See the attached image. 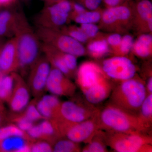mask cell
<instances>
[{"instance_id":"cell-42","label":"cell","mask_w":152,"mask_h":152,"mask_svg":"<svg viewBox=\"0 0 152 152\" xmlns=\"http://www.w3.org/2000/svg\"><path fill=\"white\" fill-rule=\"evenodd\" d=\"M148 89L150 93L152 92V78L151 77L149 80L148 83Z\"/></svg>"},{"instance_id":"cell-28","label":"cell","mask_w":152,"mask_h":152,"mask_svg":"<svg viewBox=\"0 0 152 152\" xmlns=\"http://www.w3.org/2000/svg\"><path fill=\"white\" fill-rule=\"evenodd\" d=\"M31 152H53V145L46 141L39 140L31 144Z\"/></svg>"},{"instance_id":"cell-34","label":"cell","mask_w":152,"mask_h":152,"mask_svg":"<svg viewBox=\"0 0 152 152\" xmlns=\"http://www.w3.org/2000/svg\"><path fill=\"white\" fill-rule=\"evenodd\" d=\"M105 151V148L99 142H93L88 145L83 151L85 152H103Z\"/></svg>"},{"instance_id":"cell-18","label":"cell","mask_w":152,"mask_h":152,"mask_svg":"<svg viewBox=\"0 0 152 152\" xmlns=\"http://www.w3.org/2000/svg\"><path fill=\"white\" fill-rule=\"evenodd\" d=\"M87 100L93 104L100 103L105 99L107 96V87L102 82L83 90Z\"/></svg>"},{"instance_id":"cell-8","label":"cell","mask_w":152,"mask_h":152,"mask_svg":"<svg viewBox=\"0 0 152 152\" xmlns=\"http://www.w3.org/2000/svg\"><path fill=\"white\" fill-rule=\"evenodd\" d=\"M0 66L3 75L16 72L19 69L18 53L16 40L14 37L2 47L0 52Z\"/></svg>"},{"instance_id":"cell-36","label":"cell","mask_w":152,"mask_h":152,"mask_svg":"<svg viewBox=\"0 0 152 152\" xmlns=\"http://www.w3.org/2000/svg\"><path fill=\"white\" fill-rule=\"evenodd\" d=\"M121 39V37L119 34H113L110 36L108 38L107 42L111 45H120Z\"/></svg>"},{"instance_id":"cell-23","label":"cell","mask_w":152,"mask_h":152,"mask_svg":"<svg viewBox=\"0 0 152 152\" xmlns=\"http://www.w3.org/2000/svg\"><path fill=\"white\" fill-rule=\"evenodd\" d=\"M137 10L140 16L148 22L150 30H152V4L149 0H142L139 3Z\"/></svg>"},{"instance_id":"cell-3","label":"cell","mask_w":152,"mask_h":152,"mask_svg":"<svg viewBox=\"0 0 152 152\" xmlns=\"http://www.w3.org/2000/svg\"><path fill=\"white\" fill-rule=\"evenodd\" d=\"M72 4L67 0L45 5L36 18L38 27L55 29L66 23L72 10Z\"/></svg>"},{"instance_id":"cell-22","label":"cell","mask_w":152,"mask_h":152,"mask_svg":"<svg viewBox=\"0 0 152 152\" xmlns=\"http://www.w3.org/2000/svg\"><path fill=\"white\" fill-rule=\"evenodd\" d=\"M152 37L150 34H143L138 39L134 46L135 52L142 57H146L151 53Z\"/></svg>"},{"instance_id":"cell-41","label":"cell","mask_w":152,"mask_h":152,"mask_svg":"<svg viewBox=\"0 0 152 152\" xmlns=\"http://www.w3.org/2000/svg\"><path fill=\"white\" fill-rule=\"evenodd\" d=\"M45 3L46 5L52 4L61 1V0H43Z\"/></svg>"},{"instance_id":"cell-17","label":"cell","mask_w":152,"mask_h":152,"mask_svg":"<svg viewBox=\"0 0 152 152\" xmlns=\"http://www.w3.org/2000/svg\"><path fill=\"white\" fill-rule=\"evenodd\" d=\"M38 124L40 131V140L46 141L52 145L61 135L57 123L55 121L44 119Z\"/></svg>"},{"instance_id":"cell-9","label":"cell","mask_w":152,"mask_h":152,"mask_svg":"<svg viewBox=\"0 0 152 152\" xmlns=\"http://www.w3.org/2000/svg\"><path fill=\"white\" fill-rule=\"evenodd\" d=\"M122 95L129 107L137 109L146 98V89L142 83L134 80H126L121 86Z\"/></svg>"},{"instance_id":"cell-30","label":"cell","mask_w":152,"mask_h":152,"mask_svg":"<svg viewBox=\"0 0 152 152\" xmlns=\"http://www.w3.org/2000/svg\"><path fill=\"white\" fill-rule=\"evenodd\" d=\"M120 48L123 53H128L134 45V40L131 36L127 35L121 39L120 43Z\"/></svg>"},{"instance_id":"cell-27","label":"cell","mask_w":152,"mask_h":152,"mask_svg":"<svg viewBox=\"0 0 152 152\" xmlns=\"http://www.w3.org/2000/svg\"><path fill=\"white\" fill-rule=\"evenodd\" d=\"M88 50L93 54L96 56L104 54L109 50L107 42L102 40L93 42L89 45Z\"/></svg>"},{"instance_id":"cell-10","label":"cell","mask_w":152,"mask_h":152,"mask_svg":"<svg viewBox=\"0 0 152 152\" xmlns=\"http://www.w3.org/2000/svg\"><path fill=\"white\" fill-rule=\"evenodd\" d=\"M64 74L51 66L46 84V90L56 96H67L73 93L75 86L65 77Z\"/></svg>"},{"instance_id":"cell-11","label":"cell","mask_w":152,"mask_h":152,"mask_svg":"<svg viewBox=\"0 0 152 152\" xmlns=\"http://www.w3.org/2000/svg\"><path fill=\"white\" fill-rule=\"evenodd\" d=\"M101 119L106 126L118 132H127L132 126L127 115L115 108L105 109L101 114Z\"/></svg>"},{"instance_id":"cell-26","label":"cell","mask_w":152,"mask_h":152,"mask_svg":"<svg viewBox=\"0 0 152 152\" xmlns=\"http://www.w3.org/2000/svg\"><path fill=\"white\" fill-rule=\"evenodd\" d=\"M101 15L96 12H86L78 14L75 18V20L78 23H94L99 20Z\"/></svg>"},{"instance_id":"cell-1","label":"cell","mask_w":152,"mask_h":152,"mask_svg":"<svg viewBox=\"0 0 152 152\" xmlns=\"http://www.w3.org/2000/svg\"><path fill=\"white\" fill-rule=\"evenodd\" d=\"M14 37L16 40L19 69L25 74L41 56L42 42L21 12H18Z\"/></svg>"},{"instance_id":"cell-31","label":"cell","mask_w":152,"mask_h":152,"mask_svg":"<svg viewBox=\"0 0 152 152\" xmlns=\"http://www.w3.org/2000/svg\"><path fill=\"white\" fill-rule=\"evenodd\" d=\"M81 30L88 37H93L97 34L99 28L94 23L82 24Z\"/></svg>"},{"instance_id":"cell-14","label":"cell","mask_w":152,"mask_h":152,"mask_svg":"<svg viewBox=\"0 0 152 152\" xmlns=\"http://www.w3.org/2000/svg\"><path fill=\"white\" fill-rule=\"evenodd\" d=\"M144 139L137 135H130L118 138L114 142L113 148L119 152H135L144 145Z\"/></svg>"},{"instance_id":"cell-6","label":"cell","mask_w":152,"mask_h":152,"mask_svg":"<svg viewBox=\"0 0 152 152\" xmlns=\"http://www.w3.org/2000/svg\"><path fill=\"white\" fill-rule=\"evenodd\" d=\"M56 123L61 135H65L67 138L76 143L84 141L95 129L94 124L91 121L73 123L61 121Z\"/></svg>"},{"instance_id":"cell-43","label":"cell","mask_w":152,"mask_h":152,"mask_svg":"<svg viewBox=\"0 0 152 152\" xmlns=\"http://www.w3.org/2000/svg\"><path fill=\"white\" fill-rule=\"evenodd\" d=\"M1 37H0V50L1 49L2 47H3V45H4V42L2 39H1Z\"/></svg>"},{"instance_id":"cell-16","label":"cell","mask_w":152,"mask_h":152,"mask_svg":"<svg viewBox=\"0 0 152 152\" xmlns=\"http://www.w3.org/2000/svg\"><path fill=\"white\" fill-rule=\"evenodd\" d=\"M31 143L22 137H10L0 142V151L31 152Z\"/></svg>"},{"instance_id":"cell-24","label":"cell","mask_w":152,"mask_h":152,"mask_svg":"<svg viewBox=\"0 0 152 152\" xmlns=\"http://www.w3.org/2000/svg\"><path fill=\"white\" fill-rule=\"evenodd\" d=\"M77 143L69 140H58L53 145V152H72L78 150Z\"/></svg>"},{"instance_id":"cell-44","label":"cell","mask_w":152,"mask_h":152,"mask_svg":"<svg viewBox=\"0 0 152 152\" xmlns=\"http://www.w3.org/2000/svg\"><path fill=\"white\" fill-rule=\"evenodd\" d=\"M2 76V75L0 73V80H1V78ZM4 108V107L3 106V104H2L0 102V109H3Z\"/></svg>"},{"instance_id":"cell-4","label":"cell","mask_w":152,"mask_h":152,"mask_svg":"<svg viewBox=\"0 0 152 152\" xmlns=\"http://www.w3.org/2000/svg\"><path fill=\"white\" fill-rule=\"evenodd\" d=\"M50 69V64L45 56L40 57L30 69L27 84L35 98L42 97L46 90Z\"/></svg>"},{"instance_id":"cell-19","label":"cell","mask_w":152,"mask_h":152,"mask_svg":"<svg viewBox=\"0 0 152 152\" xmlns=\"http://www.w3.org/2000/svg\"><path fill=\"white\" fill-rule=\"evenodd\" d=\"M130 15V11L126 7H114L104 12L102 19L106 23L110 24L118 20H126L129 18Z\"/></svg>"},{"instance_id":"cell-45","label":"cell","mask_w":152,"mask_h":152,"mask_svg":"<svg viewBox=\"0 0 152 152\" xmlns=\"http://www.w3.org/2000/svg\"><path fill=\"white\" fill-rule=\"evenodd\" d=\"M1 50H0V52H1ZM0 73L1 74V66H0Z\"/></svg>"},{"instance_id":"cell-35","label":"cell","mask_w":152,"mask_h":152,"mask_svg":"<svg viewBox=\"0 0 152 152\" xmlns=\"http://www.w3.org/2000/svg\"><path fill=\"white\" fill-rule=\"evenodd\" d=\"M102 0H85V4L87 8L95 10L99 7Z\"/></svg>"},{"instance_id":"cell-40","label":"cell","mask_w":152,"mask_h":152,"mask_svg":"<svg viewBox=\"0 0 152 152\" xmlns=\"http://www.w3.org/2000/svg\"><path fill=\"white\" fill-rule=\"evenodd\" d=\"M105 3L111 7H115L120 3V0H104Z\"/></svg>"},{"instance_id":"cell-7","label":"cell","mask_w":152,"mask_h":152,"mask_svg":"<svg viewBox=\"0 0 152 152\" xmlns=\"http://www.w3.org/2000/svg\"><path fill=\"white\" fill-rule=\"evenodd\" d=\"M30 90L21 76L15 74V84L9 104L11 114L20 113L24 111L30 102Z\"/></svg>"},{"instance_id":"cell-38","label":"cell","mask_w":152,"mask_h":152,"mask_svg":"<svg viewBox=\"0 0 152 152\" xmlns=\"http://www.w3.org/2000/svg\"><path fill=\"white\" fill-rule=\"evenodd\" d=\"M73 7L75 11L77 14H82L85 12V8L80 4L75 3L74 4Z\"/></svg>"},{"instance_id":"cell-32","label":"cell","mask_w":152,"mask_h":152,"mask_svg":"<svg viewBox=\"0 0 152 152\" xmlns=\"http://www.w3.org/2000/svg\"><path fill=\"white\" fill-rule=\"evenodd\" d=\"M63 58L66 65L70 72L75 70L77 66V59L75 56L64 53Z\"/></svg>"},{"instance_id":"cell-12","label":"cell","mask_w":152,"mask_h":152,"mask_svg":"<svg viewBox=\"0 0 152 152\" xmlns=\"http://www.w3.org/2000/svg\"><path fill=\"white\" fill-rule=\"evenodd\" d=\"M60 114V121L71 123L81 122L86 118V110L72 101H66L61 104Z\"/></svg>"},{"instance_id":"cell-13","label":"cell","mask_w":152,"mask_h":152,"mask_svg":"<svg viewBox=\"0 0 152 152\" xmlns=\"http://www.w3.org/2000/svg\"><path fill=\"white\" fill-rule=\"evenodd\" d=\"M78 82L84 90L101 82L100 72L97 67L92 63L83 64L78 72Z\"/></svg>"},{"instance_id":"cell-37","label":"cell","mask_w":152,"mask_h":152,"mask_svg":"<svg viewBox=\"0 0 152 152\" xmlns=\"http://www.w3.org/2000/svg\"><path fill=\"white\" fill-rule=\"evenodd\" d=\"M6 120H8V115H6L4 109H0V127Z\"/></svg>"},{"instance_id":"cell-2","label":"cell","mask_w":152,"mask_h":152,"mask_svg":"<svg viewBox=\"0 0 152 152\" xmlns=\"http://www.w3.org/2000/svg\"><path fill=\"white\" fill-rule=\"evenodd\" d=\"M37 34L42 42L52 46L61 52L75 56H81L85 53L84 48L81 43L68 35L58 34L55 29L40 27Z\"/></svg>"},{"instance_id":"cell-15","label":"cell","mask_w":152,"mask_h":152,"mask_svg":"<svg viewBox=\"0 0 152 152\" xmlns=\"http://www.w3.org/2000/svg\"><path fill=\"white\" fill-rule=\"evenodd\" d=\"M18 12L10 10L0 12V37H13Z\"/></svg>"},{"instance_id":"cell-20","label":"cell","mask_w":152,"mask_h":152,"mask_svg":"<svg viewBox=\"0 0 152 152\" xmlns=\"http://www.w3.org/2000/svg\"><path fill=\"white\" fill-rule=\"evenodd\" d=\"M16 72L2 75L0 80V102H8L13 91Z\"/></svg>"},{"instance_id":"cell-29","label":"cell","mask_w":152,"mask_h":152,"mask_svg":"<svg viewBox=\"0 0 152 152\" xmlns=\"http://www.w3.org/2000/svg\"><path fill=\"white\" fill-rule=\"evenodd\" d=\"M142 115L146 118H149L152 114V95L150 94L147 97L145 98L141 105Z\"/></svg>"},{"instance_id":"cell-21","label":"cell","mask_w":152,"mask_h":152,"mask_svg":"<svg viewBox=\"0 0 152 152\" xmlns=\"http://www.w3.org/2000/svg\"><path fill=\"white\" fill-rule=\"evenodd\" d=\"M12 137H22L31 143L36 141L28 135L26 132L22 130L13 123L0 127V142Z\"/></svg>"},{"instance_id":"cell-33","label":"cell","mask_w":152,"mask_h":152,"mask_svg":"<svg viewBox=\"0 0 152 152\" xmlns=\"http://www.w3.org/2000/svg\"><path fill=\"white\" fill-rule=\"evenodd\" d=\"M68 35L73 38L79 42H85L87 39V36L81 30L71 29L69 31Z\"/></svg>"},{"instance_id":"cell-5","label":"cell","mask_w":152,"mask_h":152,"mask_svg":"<svg viewBox=\"0 0 152 152\" xmlns=\"http://www.w3.org/2000/svg\"><path fill=\"white\" fill-rule=\"evenodd\" d=\"M103 69L113 79H131L134 76L136 68L130 60L124 57H115L104 61Z\"/></svg>"},{"instance_id":"cell-39","label":"cell","mask_w":152,"mask_h":152,"mask_svg":"<svg viewBox=\"0 0 152 152\" xmlns=\"http://www.w3.org/2000/svg\"><path fill=\"white\" fill-rule=\"evenodd\" d=\"M16 0H0V7H9L15 3Z\"/></svg>"},{"instance_id":"cell-25","label":"cell","mask_w":152,"mask_h":152,"mask_svg":"<svg viewBox=\"0 0 152 152\" xmlns=\"http://www.w3.org/2000/svg\"><path fill=\"white\" fill-rule=\"evenodd\" d=\"M36 99L35 98L34 99L30 102L24 111L22 113L28 120L34 124L41 120L45 119L38 111L36 107Z\"/></svg>"}]
</instances>
